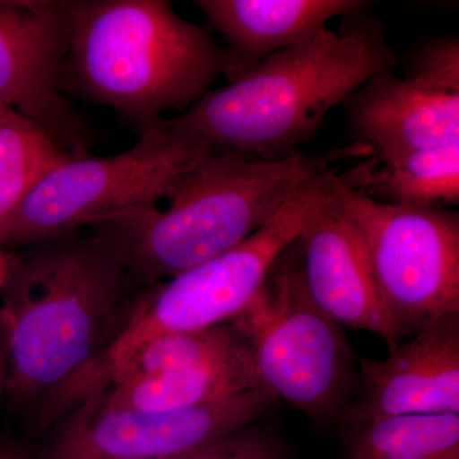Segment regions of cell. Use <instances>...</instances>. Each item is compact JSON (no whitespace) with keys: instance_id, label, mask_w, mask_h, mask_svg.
I'll use <instances>...</instances> for the list:
<instances>
[{"instance_id":"cell-8","label":"cell","mask_w":459,"mask_h":459,"mask_svg":"<svg viewBox=\"0 0 459 459\" xmlns=\"http://www.w3.org/2000/svg\"><path fill=\"white\" fill-rule=\"evenodd\" d=\"M353 186L347 172L337 199L364 241L400 337L459 313L458 212L385 204Z\"/></svg>"},{"instance_id":"cell-1","label":"cell","mask_w":459,"mask_h":459,"mask_svg":"<svg viewBox=\"0 0 459 459\" xmlns=\"http://www.w3.org/2000/svg\"><path fill=\"white\" fill-rule=\"evenodd\" d=\"M23 247L13 253L0 296L5 395L42 433L69 409L120 336L143 287L133 283L113 244L92 228Z\"/></svg>"},{"instance_id":"cell-7","label":"cell","mask_w":459,"mask_h":459,"mask_svg":"<svg viewBox=\"0 0 459 459\" xmlns=\"http://www.w3.org/2000/svg\"><path fill=\"white\" fill-rule=\"evenodd\" d=\"M137 129L140 140L122 153L68 156L53 169L18 208L3 247L31 246L156 205L180 172L212 155L165 117Z\"/></svg>"},{"instance_id":"cell-12","label":"cell","mask_w":459,"mask_h":459,"mask_svg":"<svg viewBox=\"0 0 459 459\" xmlns=\"http://www.w3.org/2000/svg\"><path fill=\"white\" fill-rule=\"evenodd\" d=\"M359 386L340 425L419 413H459V313L398 343L383 360H358Z\"/></svg>"},{"instance_id":"cell-14","label":"cell","mask_w":459,"mask_h":459,"mask_svg":"<svg viewBox=\"0 0 459 459\" xmlns=\"http://www.w3.org/2000/svg\"><path fill=\"white\" fill-rule=\"evenodd\" d=\"M350 131L377 161L459 142V93L437 92L407 78H371L344 102Z\"/></svg>"},{"instance_id":"cell-16","label":"cell","mask_w":459,"mask_h":459,"mask_svg":"<svg viewBox=\"0 0 459 459\" xmlns=\"http://www.w3.org/2000/svg\"><path fill=\"white\" fill-rule=\"evenodd\" d=\"M353 189L385 204L444 208L459 202V142L425 148L350 172Z\"/></svg>"},{"instance_id":"cell-4","label":"cell","mask_w":459,"mask_h":459,"mask_svg":"<svg viewBox=\"0 0 459 459\" xmlns=\"http://www.w3.org/2000/svg\"><path fill=\"white\" fill-rule=\"evenodd\" d=\"M63 83L135 128L192 107L222 74V48L166 0L65 2Z\"/></svg>"},{"instance_id":"cell-5","label":"cell","mask_w":459,"mask_h":459,"mask_svg":"<svg viewBox=\"0 0 459 459\" xmlns=\"http://www.w3.org/2000/svg\"><path fill=\"white\" fill-rule=\"evenodd\" d=\"M346 181L327 170L303 184L263 228L229 252L155 285L143 287L120 336L93 367L92 391L142 344L165 334L228 323L261 292L274 263Z\"/></svg>"},{"instance_id":"cell-21","label":"cell","mask_w":459,"mask_h":459,"mask_svg":"<svg viewBox=\"0 0 459 459\" xmlns=\"http://www.w3.org/2000/svg\"><path fill=\"white\" fill-rule=\"evenodd\" d=\"M0 459H32L31 449L16 440L0 437Z\"/></svg>"},{"instance_id":"cell-10","label":"cell","mask_w":459,"mask_h":459,"mask_svg":"<svg viewBox=\"0 0 459 459\" xmlns=\"http://www.w3.org/2000/svg\"><path fill=\"white\" fill-rule=\"evenodd\" d=\"M256 388L261 385L249 347L228 322L148 341L111 371L95 394L123 406L168 411Z\"/></svg>"},{"instance_id":"cell-22","label":"cell","mask_w":459,"mask_h":459,"mask_svg":"<svg viewBox=\"0 0 459 459\" xmlns=\"http://www.w3.org/2000/svg\"><path fill=\"white\" fill-rule=\"evenodd\" d=\"M5 382H7V334L0 316V401L5 395Z\"/></svg>"},{"instance_id":"cell-23","label":"cell","mask_w":459,"mask_h":459,"mask_svg":"<svg viewBox=\"0 0 459 459\" xmlns=\"http://www.w3.org/2000/svg\"><path fill=\"white\" fill-rule=\"evenodd\" d=\"M12 264H13V253L5 252L0 247V296L7 283L9 273H11Z\"/></svg>"},{"instance_id":"cell-13","label":"cell","mask_w":459,"mask_h":459,"mask_svg":"<svg viewBox=\"0 0 459 459\" xmlns=\"http://www.w3.org/2000/svg\"><path fill=\"white\" fill-rule=\"evenodd\" d=\"M337 195L299 238L305 286L314 303L341 327L377 334L391 351L400 334L377 292L364 241Z\"/></svg>"},{"instance_id":"cell-20","label":"cell","mask_w":459,"mask_h":459,"mask_svg":"<svg viewBox=\"0 0 459 459\" xmlns=\"http://www.w3.org/2000/svg\"><path fill=\"white\" fill-rule=\"evenodd\" d=\"M172 459H291L270 428L249 425Z\"/></svg>"},{"instance_id":"cell-17","label":"cell","mask_w":459,"mask_h":459,"mask_svg":"<svg viewBox=\"0 0 459 459\" xmlns=\"http://www.w3.org/2000/svg\"><path fill=\"white\" fill-rule=\"evenodd\" d=\"M344 435V459H459V413L391 416Z\"/></svg>"},{"instance_id":"cell-18","label":"cell","mask_w":459,"mask_h":459,"mask_svg":"<svg viewBox=\"0 0 459 459\" xmlns=\"http://www.w3.org/2000/svg\"><path fill=\"white\" fill-rule=\"evenodd\" d=\"M68 156L40 126L8 111L0 122V247L21 204Z\"/></svg>"},{"instance_id":"cell-9","label":"cell","mask_w":459,"mask_h":459,"mask_svg":"<svg viewBox=\"0 0 459 459\" xmlns=\"http://www.w3.org/2000/svg\"><path fill=\"white\" fill-rule=\"evenodd\" d=\"M277 403L264 389L190 409L152 411L91 395L44 431L32 459H172L256 424Z\"/></svg>"},{"instance_id":"cell-19","label":"cell","mask_w":459,"mask_h":459,"mask_svg":"<svg viewBox=\"0 0 459 459\" xmlns=\"http://www.w3.org/2000/svg\"><path fill=\"white\" fill-rule=\"evenodd\" d=\"M407 80L437 92L459 93V39L434 36L416 44L401 60Z\"/></svg>"},{"instance_id":"cell-6","label":"cell","mask_w":459,"mask_h":459,"mask_svg":"<svg viewBox=\"0 0 459 459\" xmlns=\"http://www.w3.org/2000/svg\"><path fill=\"white\" fill-rule=\"evenodd\" d=\"M229 323L249 347L262 389L316 424H340L358 392L359 358L342 327L310 298L298 241Z\"/></svg>"},{"instance_id":"cell-24","label":"cell","mask_w":459,"mask_h":459,"mask_svg":"<svg viewBox=\"0 0 459 459\" xmlns=\"http://www.w3.org/2000/svg\"><path fill=\"white\" fill-rule=\"evenodd\" d=\"M12 110V108L3 107V105H0V122H2L3 119H4L5 115L8 114V111Z\"/></svg>"},{"instance_id":"cell-15","label":"cell","mask_w":459,"mask_h":459,"mask_svg":"<svg viewBox=\"0 0 459 459\" xmlns=\"http://www.w3.org/2000/svg\"><path fill=\"white\" fill-rule=\"evenodd\" d=\"M208 22L222 36V74L229 83L267 57L304 44L329 21L367 7L361 0H198Z\"/></svg>"},{"instance_id":"cell-11","label":"cell","mask_w":459,"mask_h":459,"mask_svg":"<svg viewBox=\"0 0 459 459\" xmlns=\"http://www.w3.org/2000/svg\"><path fill=\"white\" fill-rule=\"evenodd\" d=\"M65 2L0 0V105L40 126L66 155L89 152L92 129L65 98Z\"/></svg>"},{"instance_id":"cell-3","label":"cell","mask_w":459,"mask_h":459,"mask_svg":"<svg viewBox=\"0 0 459 459\" xmlns=\"http://www.w3.org/2000/svg\"><path fill=\"white\" fill-rule=\"evenodd\" d=\"M370 153L358 142L323 155L299 151L277 161L212 153L172 180L165 211L135 208L90 228L110 240L135 286L155 285L243 243L337 160Z\"/></svg>"},{"instance_id":"cell-2","label":"cell","mask_w":459,"mask_h":459,"mask_svg":"<svg viewBox=\"0 0 459 459\" xmlns=\"http://www.w3.org/2000/svg\"><path fill=\"white\" fill-rule=\"evenodd\" d=\"M342 26L267 57L237 82L208 91L169 123L210 153L263 161L294 155L313 140L332 108L371 78L401 66L382 25L364 8L344 17Z\"/></svg>"}]
</instances>
